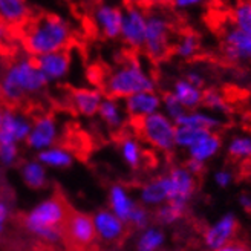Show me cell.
Returning <instances> with one entry per match:
<instances>
[{
    "label": "cell",
    "mask_w": 251,
    "mask_h": 251,
    "mask_svg": "<svg viewBox=\"0 0 251 251\" xmlns=\"http://www.w3.org/2000/svg\"><path fill=\"white\" fill-rule=\"evenodd\" d=\"M74 39L71 23L55 14H45L28 23L22 35L23 48L34 58L68 49Z\"/></svg>",
    "instance_id": "obj_1"
},
{
    "label": "cell",
    "mask_w": 251,
    "mask_h": 251,
    "mask_svg": "<svg viewBox=\"0 0 251 251\" xmlns=\"http://www.w3.org/2000/svg\"><path fill=\"white\" fill-rule=\"evenodd\" d=\"M48 86L46 78L37 66L35 58L22 57L11 61L0 77L3 101L16 104L25 98L39 95Z\"/></svg>",
    "instance_id": "obj_2"
},
{
    "label": "cell",
    "mask_w": 251,
    "mask_h": 251,
    "mask_svg": "<svg viewBox=\"0 0 251 251\" xmlns=\"http://www.w3.org/2000/svg\"><path fill=\"white\" fill-rule=\"evenodd\" d=\"M104 92L120 100L132 94L156 87V80L138 58H126L112 69L103 80Z\"/></svg>",
    "instance_id": "obj_3"
},
{
    "label": "cell",
    "mask_w": 251,
    "mask_h": 251,
    "mask_svg": "<svg viewBox=\"0 0 251 251\" xmlns=\"http://www.w3.org/2000/svg\"><path fill=\"white\" fill-rule=\"evenodd\" d=\"M68 219V210L60 198H48L37 204L25 216V228L45 242L58 244L61 241V225Z\"/></svg>",
    "instance_id": "obj_4"
},
{
    "label": "cell",
    "mask_w": 251,
    "mask_h": 251,
    "mask_svg": "<svg viewBox=\"0 0 251 251\" xmlns=\"http://www.w3.org/2000/svg\"><path fill=\"white\" fill-rule=\"evenodd\" d=\"M173 46V23L161 11L147 12L146 35L143 43L144 54L153 61L164 60Z\"/></svg>",
    "instance_id": "obj_5"
},
{
    "label": "cell",
    "mask_w": 251,
    "mask_h": 251,
    "mask_svg": "<svg viewBox=\"0 0 251 251\" xmlns=\"http://www.w3.org/2000/svg\"><path fill=\"white\" fill-rule=\"evenodd\" d=\"M135 123L138 133L150 147L164 153L172 152L176 147V144H175L176 123L169 118L164 112H155V114L144 117Z\"/></svg>",
    "instance_id": "obj_6"
},
{
    "label": "cell",
    "mask_w": 251,
    "mask_h": 251,
    "mask_svg": "<svg viewBox=\"0 0 251 251\" xmlns=\"http://www.w3.org/2000/svg\"><path fill=\"white\" fill-rule=\"evenodd\" d=\"M147 25V11L140 3H130L123 9L120 39L132 51L143 49Z\"/></svg>",
    "instance_id": "obj_7"
},
{
    "label": "cell",
    "mask_w": 251,
    "mask_h": 251,
    "mask_svg": "<svg viewBox=\"0 0 251 251\" xmlns=\"http://www.w3.org/2000/svg\"><path fill=\"white\" fill-rule=\"evenodd\" d=\"M58 123L54 115L43 114L32 120L31 130L26 138V143L32 150H45L57 143L58 140Z\"/></svg>",
    "instance_id": "obj_8"
},
{
    "label": "cell",
    "mask_w": 251,
    "mask_h": 251,
    "mask_svg": "<svg viewBox=\"0 0 251 251\" xmlns=\"http://www.w3.org/2000/svg\"><path fill=\"white\" fill-rule=\"evenodd\" d=\"M222 52L231 63L251 61V34L236 26L227 28L222 37Z\"/></svg>",
    "instance_id": "obj_9"
},
{
    "label": "cell",
    "mask_w": 251,
    "mask_h": 251,
    "mask_svg": "<svg viewBox=\"0 0 251 251\" xmlns=\"http://www.w3.org/2000/svg\"><path fill=\"white\" fill-rule=\"evenodd\" d=\"M94 28L106 39H118L123 23V9L109 3H97L92 11Z\"/></svg>",
    "instance_id": "obj_10"
},
{
    "label": "cell",
    "mask_w": 251,
    "mask_h": 251,
    "mask_svg": "<svg viewBox=\"0 0 251 251\" xmlns=\"http://www.w3.org/2000/svg\"><path fill=\"white\" fill-rule=\"evenodd\" d=\"M32 120L14 109H3L0 123V140L2 143H22L26 141L31 130Z\"/></svg>",
    "instance_id": "obj_11"
},
{
    "label": "cell",
    "mask_w": 251,
    "mask_h": 251,
    "mask_svg": "<svg viewBox=\"0 0 251 251\" xmlns=\"http://www.w3.org/2000/svg\"><path fill=\"white\" fill-rule=\"evenodd\" d=\"M167 181H169V190H170L169 201L187 205L188 201L192 199V196L195 195V190H196L195 175L185 166L184 167H173L167 173Z\"/></svg>",
    "instance_id": "obj_12"
},
{
    "label": "cell",
    "mask_w": 251,
    "mask_h": 251,
    "mask_svg": "<svg viewBox=\"0 0 251 251\" xmlns=\"http://www.w3.org/2000/svg\"><path fill=\"white\" fill-rule=\"evenodd\" d=\"M162 95H159L155 89L141 91L124 98V109L126 114L133 121H138L144 117H149L161 110Z\"/></svg>",
    "instance_id": "obj_13"
},
{
    "label": "cell",
    "mask_w": 251,
    "mask_h": 251,
    "mask_svg": "<svg viewBox=\"0 0 251 251\" xmlns=\"http://www.w3.org/2000/svg\"><path fill=\"white\" fill-rule=\"evenodd\" d=\"M35 63L39 66L43 77L49 83H57L63 78L68 77L71 71V55L68 49H61V51H54L49 54H43L35 57Z\"/></svg>",
    "instance_id": "obj_14"
},
{
    "label": "cell",
    "mask_w": 251,
    "mask_h": 251,
    "mask_svg": "<svg viewBox=\"0 0 251 251\" xmlns=\"http://www.w3.org/2000/svg\"><path fill=\"white\" fill-rule=\"evenodd\" d=\"M237 230V219L233 213L224 215L219 221L205 230L204 233V244L210 251H215L222 245L228 244Z\"/></svg>",
    "instance_id": "obj_15"
},
{
    "label": "cell",
    "mask_w": 251,
    "mask_h": 251,
    "mask_svg": "<svg viewBox=\"0 0 251 251\" xmlns=\"http://www.w3.org/2000/svg\"><path fill=\"white\" fill-rule=\"evenodd\" d=\"M92 221L97 236L104 242H115L121 239L126 231V222L110 210H98L92 216Z\"/></svg>",
    "instance_id": "obj_16"
},
{
    "label": "cell",
    "mask_w": 251,
    "mask_h": 251,
    "mask_svg": "<svg viewBox=\"0 0 251 251\" xmlns=\"http://www.w3.org/2000/svg\"><path fill=\"white\" fill-rule=\"evenodd\" d=\"M103 92L98 89H74L69 94L71 107L83 117L97 115L98 107L101 104Z\"/></svg>",
    "instance_id": "obj_17"
},
{
    "label": "cell",
    "mask_w": 251,
    "mask_h": 251,
    "mask_svg": "<svg viewBox=\"0 0 251 251\" xmlns=\"http://www.w3.org/2000/svg\"><path fill=\"white\" fill-rule=\"evenodd\" d=\"M68 234L77 245L84 247L92 244L97 236L92 216L84 213H74L68 221Z\"/></svg>",
    "instance_id": "obj_18"
},
{
    "label": "cell",
    "mask_w": 251,
    "mask_h": 251,
    "mask_svg": "<svg viewBox=\"0 0 251 251\" xmlns=\"http://www.w3.org/2000/svg\"><path fill=\"white\" fill-rule=\"evenodd\" d=\"M97 115H100L101 121L112 130H120L126 124L127 120V114H126L124 103L120 101V98L115 97H104L101 100V104L98 107Z\"/></svg>",
    "instance_id": "obj_19"
},
{
    "label": "cell",
    "mask_w": 251,
    "mask_h": 251,
    "mask_svg": "<svg viewBox=\"0 0 251 251\" xmlns=\"http://www.w3.org/2000/svg\"><path fill=\"white\" fill-rule=\"evenodd\" d=\"M170 190L167 175H162L152 181L146 182L140 188V201L147 207H159L169 201Z\"/></svg>",
    "instance_id": "obj_20"
},
{
    "label": "cell",
    "mask_w": 251,
    "mask_h": 251,
    "mask_svg": "<svg viewBox=\"0 0 251 251\" xmlns=\"http://www.w3.org/2000/svg\"><path fill=\"white\" fill-rule=\"evenodd\" d=\"M221 147H222L221 136L215 130H210L190 149H187L185 152L190 159H195L205 164L207 161H210L211 158H215L219 153Z\"/></svg>",
    "instance_id": "obj_21"
},
{
    "label": "cell",
    "mask_w": 251,
    "mask_h": 251,
    "mask_svg": "<svg viewBox=\"0 0 251 251\" xmlns=\"http://www.w3.org/2000/svg\"><path fill=\"white\" fill-rule=\"evenodd\" d=\"M170 92L178 98V101L184 106L185 110L198 109L202 106L204 89L193 84L192 81H188L185 77L175 81Z\"/></svg>",
    "instance_id": "obj_22"
},
{
    "label": "cell",
    "mask_w": 251,
    "mask_h": 251,
    "mask_svg": "<svg viewBox=\"0 0 251 251\" xmlns=\"http://www.w3.org/2000/svg\"><path fill=\"white\" fill-rule=\"evenodd\" d=\"M136 205L138 204L133 201L129 190L124 185L115 184L110 187V190H109V207L110 208L109 210L114 211L121 221L127 224L132 211L135 210Z\"/></svg>",
    "instance_id": "obj_23"
},
{
    "label": "cell",
    "mask_w": 251,
    "mask_h": 251,
    "mask_svg": "<svg viewBox=\"0 0 251 251\" xmlns=\"http://www.w3.org/2000/svg\"><path fill=\"white\" fill-rule=\"evenodd\" d=\"M176 124L182 126H192V127H198L202 130H216L218 127L222 126L221 118L213 114L210 110H201L192 109V110H185L184 114L176 120Z\"/></svg>",
    "instance_id": "obj_24"
},
{
    "label": "cell",
    "mask_w": 251,
    "mask_h": 251,
    "mask_svg": "<svg viewBox=\"0 0 251 251\" xmlns=\"http://www.w3.org/2000/svg\"><path fill=\"white\" fill-rule=\"evenodd\" d=\"M29 6L26 0H0V22L6 26H17L26 23Z\"/></svg>",
    "instance_id": "obj_25"
},
{
    "label": "cell",
    "mask_w": 251,
    "mask_h": 251,
    "mask_svg": "<svg viewBox=\"0 0 251 251\" xmlns=\"http://www.w3.org/2000/svg\"><path fill=\"white\" fill-rule=\"evenodd\" d=\"M118 149L126 166H129L133 170L141 167L144 161V149L141 143L138 141V138H135L133 135H124L120 140Z\"/></svg>",
    "instance_id": "obj_26"
},
{
    "label": "cell",
    "mask_w": 251,
    "mask_h": 251,
    "mask_svg": "<svg viewBox=\"0 0 251 251\" xmlns=\"http://www.w3.org/2000/svg\"><path fill=\"white\" fill-rule=\"evenodd\" d=\"M39 159L45 167L51 169H68L74 162V155L71 150L61 146H51L39 152Z\"/></svg>",
    "instance_id": "obj_27"
},
{
    "label": "cell",
    "mask_w": 251,
    "mask_h": 251,
    "mask_svg": "<svg viewBox=\"0 0 251 251\" xmlns=\"http://www.w3.org/2000/svg\"><path fill=\"white\" fill-rule=\"evenodd\" d=\"M22 179L26 184L29 188H34V190H39V188H43L48 182V175H46V167L42 164V162L37 161H28L22 166L20 170Z\"/></svg>",
    "instance_id": "obj_28"
},
{
    "label": "cell",
    "mask_w": 251,
    "mask_h": 251,
    "mask_svg": "<svg viewBox=\"0 0 251 251\" xmlns=\"http://www.w3.org/2000/svg\"><path fill=\"white\" fill-rule=\"evenodd\" d=\"M199 49H201L199 39H198V35L193 34V32L181 34L176 39V42H175L173 46H172L173 54L176 55L178 58L187 60V61L193 60L199 54Z\"/></svg>",
    "instance_id": "obj_29"
},
{
    "label": "cell",
    "mask_w": 251,
    "mask_h": 251,
    "mask_svg": "<svg viewBox=\"0 0 251 251\" xmlns=\"http://www.w3.org/2000/svg\"><path fill=\"white\" fill-rule=\"evenodd\" d=\"M166 242V234L156 227H146L138 237L136 251H158Z\"/></svg>",
    "instance_id": "obj_30"
},
{
    "label": "cell",
    "mask_w": 251,
    "mask_h": 251,
    "mask_svg": "<svg viewBox=\"0 0 251 251\" xmlns=\"http://www.w3.org/2000/svg\"><path fill=\"white\" fill-rule=\"evenodd\" d=\"M202 104L207 107V110L215 112L216 115H224L230 112V103L228 98L225 97L224 92L215 87H210V89L204 91V98H202Z\"/></svg>",
    "instance_id": "obj_31"
},
{
    "label": "cell",
    "mask_w": 251,
    "mask_h": 251,
    "mask_svg": "<svg viewBox=\"0 0 251 251\" xmlns=\"http://www.w3.org/2000/svg\"><path fill=\"white\" fill-rule=\"evenodd\" d=\"M207 132H210V130H202V129H198V127H192V126L176 124L175 144L182 150H187V149H190L195 143H198Z\"/></svg>",
    "instance_id": "obj_32"
},
{
    "label": "cell",
    "mask_w": 251,
    "mask_h": 251,
    "mask_svg": "<svg viewBox=\"0 0 251 251\" xmlns=\"http://www.w3.org/2000/svg\"><path fill=\"white\" fill-rule=\"evenodd\" d=\"M228 156L234 161H248L251 158V136L248 135H236L233 136L228 147Z\"/></svg>",
    "instance_id": "obj_33"
},
{
    "label": "cell",
    "mask_w": 251,
    "mask_h": 251,
    "mask_svg": "<svg viewBox=\"0 0 251 251\" xmlns=\"http://www.w3.org/2000/svg\"><path fill=\"white\" fill-rule=\"evenodd\" d=\"M233 26L251 34V0H241L231 9Z\"/></svg>",
    "instance_id": "obj_34"
},
{
    "label": "cell",
    "mask_w": 251,
    "mask_h": 251,
    "mask_svg": "<svg viewBox=\"0 0 251 251\" xmlns=\"http://www.w3.org/2000/svg\"><path fill=\"white\" fill-rule=\"evenodd\" d=\"M185 208H187V205L169 201V202H164L162 205L158 207L156 219L164 225H172L175 222H178L184 216Z\"/></svg>",
    "instance_id": "obj_35"
},
{
    "label": "cell",
    "mask_w": 251,
    "mask_h": 251,
    "mask_svg": "<svg viewBox=\"0 0 251 251\" xmlns=\"http://www.w3.org/2000/svg\"><path fill=\"white\" fill-rule=\"evenodd\" d=\"M161 112H164V114H166L169 118H172L175 123H176V120L184 114L185 109H184V106L178 101V98L175 97L172 92H169V94H164V95H162Z\"/></svg>",
    "instance_id": "obj_36"
},
{
    "label": "cell",
    "mask_w": 251,
    "mask_h": 251,
    "mask_svg": "<svg viewBox=\"0 0 251 251\" xmlns=\"http://www.w3.org/2000/svg\"><path fill=\"white\" fill-rule=\"evenodd\" d=\"M17 158H19V144L16 143L0 144V162H2L5 167L14 166Z\"/></svg>",
    "instance_id": "obj_37"
},
{
    "label": "cell",
    "mask_w": 251,
    "mask_h": 251,
    "mask_svg": "<svg viewBox=\"0 0 251 251\" xmlns=\"http://www.w3.org/2000/svg\"><path fill=\"white\" fill-rule=\"evenodd\" d=\"M149 221H150L149 211H147L144 207H141V205H136L135 210L132 211V215H130L127 224L133 225L135 228H141V230H144L146 227H149Z\"/></svg>",
    "instance_id": "obj_38"
},
{
    "label": "cell",
    "mask_w": 251,
    "mask_h": 251,
    "mask_svg": "<svg viewBox=\"0 0 251 251\" xmlns=\"http://www.w3.org/2000/svg\"><path fill=\"white\" fill-rule=\"evenodd\" d=\"M213 179H215L216 185L221 187V188H227L231 185L233 179H234V175L231 170L228 169H221L215 173V176H213Z\"/></svg>",
    "instance_id": "obj_39"
},
{
    "label": "cell",
    "mask_w": 251,
    "mask_h": 251,
    "mask_svg": "<svg viewBox=\"0 0 251 251\" xmlns=\"http://www.w3.org/2000/svg\"><path fill=\"white\" fill-rule=\"evenodd\" d=\"M204 3H205V0H172V5L178 11H188Z\"/></svg>",
    "instance_id": "obj_40"
},
{
    "label": "cell",
    "mask_w": 251,
    "mask_h": 251,
    "mask_svg": "<svg viewBox=\"0 0 251 251\" xmlns=\"http://www.w3.org/2000/svg\"><path fill=\"white\" fill-rule=\"evenodd\" d=\"M185 78L188 81H192L193 84L199 86V87H202L205 84V77H204V74L198 71V69H190V71H187L185 74Z\"/></svg>",
    "instance_id": "obj_41"
},
{
    "label": "cell",
    "mask_w": 251,
    "mask_h": 251,
    "mask_svg": "<svg viewBox=\"0 0 251 251\" xmlns=\"http://www.w3.org/2000/svg\"><path fill=\"white\" fill-rule=\"evenodd\" d=\"M9 213H11L9 205L5 202V201L0 199V234H2L5 230V225L9 219Z\"/></svg>",
    "instance_id": "obj_42"
},
{
    "label": "cell",
    "mask_w": 251,
    "mask_h": 251,
    "mask_svg": "<svg viewBox=\"0 0 251 251\" xmlns=\"http://www.w3.org/2000/svg\"><path fill=\"white\" fill-rule=\"evenodd\" d=\"M215 251H251L247 245L244 244H239V242H228V244H225L222 245L221 248L215 250Z\"/></svg>",
    "instance_id": "obj_43"
},
{
    "label": "cell",
    "mask_w": 251,
    "mask_h": 251,
    "mask_svg": "<svg viewBox=\"0 0 251 251\" xmlns=\"http://www.w3.org/2000/svg\"><path fill=\"white\" fill-rule=\"evenodd\" d=\"M185 167L196 176V175H199L201 172H202L204 164H202V162H199V161H195V159H190V158H188V161L185 162Z\"/></svg>",
    "instance_id": "obj_44"
},
{
    "label": "cell",
    "mask_w": 251,
    "mask_h": 251,
    "mask_svg": "<svg viewBox=\"0 0 251 251\" xmlns=\"http://www.w3.org/2000/svg\"><path fill=\"white\" fill-rule=\"evenodd\" d=\"M239 202L247 211H251V195L250 193H242L239 196Z\"/></svg>",
    "instance_id": "obj_45"
},
{
    "label": "cell",
    "mask_w": 251,
    "mask_h": 251,
    "mask_svg": "<svg viewBox=\"0 0 251 251\" xmlns=\"http://www.w3.org/2000/svg\"><path fill=\"white\" fill-rule=\"evenodd\" d=\"M6 39V25L3 22H0V43H3Z\"/></svg>",
    "instance_id": "obj_46"
},
{
    "label": "cell",
    "mask_w": 251,
    "mask_h": 251,
    "mask_svg": "<svg viewBox=\"0 0 251 251\" xmlns=\"http://www.w3.org/2000/svg\"><path fill=\"white\" fill-rule=\"evenodd\" d=\"M149 3L156 5V6H164V5H170L172 0H147Z\"/></svg>",
    "instance_id": "obj_47"
},
{
    "label": "cell",
    "mask_w": 251,
    "mask_h": 251,
    "mask_svg": "<svg viewBox=\"0 0 251 251\" xmlns=\"http://www.w3.org/2000/svg\"><path fill=\"white\" fill-rule=\"evenodd\" d=\"M2 117H3V109L0 107V123H2Z\"/></svg>",
    "instance_id": "obj_48"
},
{
    "label": "cell",
    "mask_w": 251,
    "mask_h": 251,
    "mask_svg": "<svg viewBox=\"0 0 251 251\" xmlns=\"http://www.w3.org/2000/svg\"><path fill=\"white\" fill-rule=\"evenodd\" d=\"M3 101V95H2V89H0V103Z\"/></svg>",
    "instance_id": "obj_49"
},
{
    "label": "cell",
    "mask_w": 251,
    "mask_h": 251,
    "mask_svg": "<svg viewBox=\"0 0 251 251\" xmlns=\"http://www.w3.org/2000/svg\"><path fill=\"white\" fill-rule=\"evenodd\" d=\"M87 2H98V0H87Z\"/></svg>",
    "instance_id": "obj_50"
},
{
    "label": "cell",
    "mask_w": 251,
    "mask_h": 251,
    "mask_svg": "<svg viewBox=\"0 0 251 251\" xmlns=\"http://www.w3.org/2000/svg\"><path fill=\"white\" fill-rule=\"evenodd\" d=\"M248 161H250V166H251V158H250V159H248Z\"/></svg>",
    "instance_id": "obj_51"
},
{
    "label": "cell",
    "mask_w": 251,
    "mask_h": 251,
    "mask_svg": "<svg viewBox=\"0 0 251 251\" xmlns=\"http://www.w3.org/2000/svg\"><path fill=\"white\" fill-rule=\"evenodd\" d=\"M0 144H2V140H0Z\"/></svg>",
    "instance_id": "obj_52"
}]
</instances>
